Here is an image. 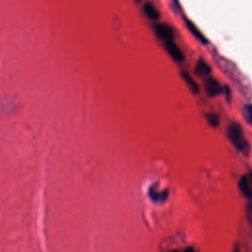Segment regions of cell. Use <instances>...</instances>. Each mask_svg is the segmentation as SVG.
Here are the masks:
<instances>
[{
    "mask_svg": "<svg viewBox=\"0 0 252 252\" xmlns=\"http://www.w3.org/2000/svg\"><path fill=\"white\" fill-rule=\"evenodd\" d=\"M144 12L146 14V16L153 21L158 20L160 17V14L158 12V10L152 4V3H146L144 5Z\"/></svg>",
    "mask_w": 252,
    "mask_h": 252,
    "instance_id": "obj_7",
    "label": "cell"
},
{
    "mask_svg": "<svg viewBox=\"0 0 252 252\" xmlns=\"http://www.w3.org/2000/svg\"><path fill=\"white\" fill-rule=\"evenodd\" d=\"M186 26H187V29L189 30V32L199 40V41H201L202 43H204V44H206L207 43V38L205 37V35L203 34V32L196 27V25L194 24V23H192L191 21H189V20H186Z\"/></svg>",
    "mask_w": 252,
    "mask_h": 252,
    "instance_id": "obj_5",
    "label": "cell"
},
{
    "mask_svg": "<svg viewBox=\"0 0 252 252\" xmlns=\"http://www.w3.org/2000/svg\"><path fill=\"white\" fill-rule=\"evenodd\" d=\"M248 199H249V202H248L247 208H246V216H247L248 222L252 225V194Z\"/></svg>",
    "mask_w": 252,
    "mask_h": 252,
    "instance_id": "obj_11",
    "label": "cell"
},
{
    "mask_svg": "<svg viewBox=\"0 0 252 252\" xmlns=\"http://www.w3.org/2000/svg\"><path fill=\"white\" fill-rule=\"evenodd\" d=\"M244 115L247 122L252 125V104H246L244 106Z\"/></svg>",
    "mask_w": 252,
    "mask_h": 252,
    "instance_id": "obj_10",
    "label": "cell"
},
{
    "mask_svg": "<svg viewBox=\"0 0 252 252\" xmlns=\"http://www.w3.org/2000/svg\"><path fill=\"white\" fill-rule=\"evenodd\" d=\"M226 135L230 143L241 154L247 156L250 151L249 143L247 142L240 125L236 122H231L226 128Z\"/></svg>",
    "mask_w": 252,
    "mask_h": 252,
    "instance_id": "obj_1",
    "label": "cell"
},
{
    "mask_svg": "<svg viewBox=\"0 0 252 252\" xmlns=\"http://www.w3.org/2000/svg\"><path fill=\"white\" fill-rule=\"evenodd\" d=\"M205 91L208 95L216 96L221 93V87L216 79L209 77L205 81Z\"/></svg>",
    "mask_w": 252,
    "mask_h": 252,
    "instance_id": "obj_4",
    "label": "cell"
},
{
    "mask_svg": "<svg viewBox=\"0 0 252 252\" xmlns=\"http://www.w3.org/2000/svg\"><path fill=\"white\" fill-rule=\"evenodd\" d=\"M181 77H182V79L184 80V82L186 83V85L188 86V88L190 89V91L193 94H198L199 93V90H200L199 85L197 84V82L193 79V77L189 73L182 71L181 72Z\"/></svg>",
    "mask_w": 252,
    "mask_h": 252,
    "instance_id": "obj_6",
    "label": "cell"
},
{
    "mask_svg": "<svg viewBox=\"0 0 252 252\" xmlns=\"http://www.w3.org/2000/svg\"><path fill=\"white\" fill-rule=\"evenodd\" d=\"M172 252H194L192 248H188L186 250H183V251H172Z\"/></svg>",
    "mask_w": 252,
    "mask_h": 252,
    "instance_id": "obj_12",
    "label": "cell"
},
{
    "mask_svg": "<svg viewBox=\"0 0 252 252\" xmlns=\"http://www.w3.org/2000/svg\"><path fill=\"white\" fill-rule=\"evenodd\" d=\"M154 30H155L157 35L160 39L164 40L165 42L172 40V38H173V31H172V29L168 25H165V24H156L154 26Z\"/></svg>",
    "mask_w": 252,
    "mask_h": 252,
    "instance_id": "obj_2",
    "label": "cell"
},
{
    "mask_svg": "<svg viewBox=\"0 0 252 252\" xmlns=\"http://www.w3.org/2000/svg\"><path fill=\"white\" fill-rule=\"evenodd\" d=\"M195 72L197 75L199 76H207L210 74L211 72V68L210 66L207 64L206 61H204L203 59H199L198 62L196 63V66H195Z\"/></svg>",
    "mask_w": 252,
    "mask_h": 252,
    "instance_id": "obj_8",
    "label": "cell"
},
{
    "mask_svg": "<svg viewBox=\"0 0 252 252\" xmlns=\"http://www.w3.org/2000/svg\"><path fill=\"white\" fill-rule=\"evenodd\" d=\"M206 118L208 123L213 126V127H217L220 125V118L216 113H207L206 114Z\"/></svg>",
    "mask_w": 252,
    "mask_h": 252,
    "instance_id": "obj_9",
    "label": "cell"
},
{
    "mask_svg": "<svg viewBox=\"0 0 252 252\" xmlns=\"http://www.w3.org/2000/svg\"><path fill=\"white\" fill-rule=\"evenodd\" d=\"M165 49L167 53L170 55V57L175 62H183L184 61V54L181 51V49L171 40L165 42Z\"/></svg>",
    "mask_w": 252,
    "mask_h": 252,
    "instance_id": "obj_3",
    "label": "cell"
}]
</instances>
